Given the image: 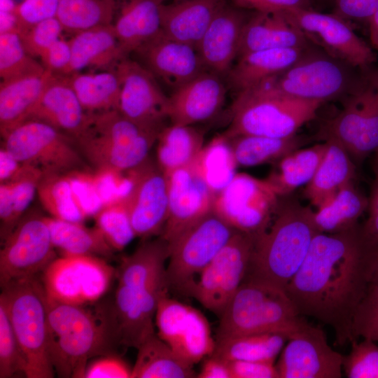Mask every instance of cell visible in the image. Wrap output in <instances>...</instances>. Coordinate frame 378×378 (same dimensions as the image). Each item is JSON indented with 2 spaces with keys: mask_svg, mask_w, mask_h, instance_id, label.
Masks as SVG:
<instances>
[{
  "mask_svg": "<svg viewBox=\"0 0 378 378\" xmlns=\"http://www.w3.org/2000/svg\"><path fill=\"white\" fill-rule=\"evenodd\" d=\"M323 104L283 94L266 79L238 92L232 106L230 124L223 136H290L316 117Z\"/></svg>",
  "mask_w": 378,
  "mask_h": 378,
  "instance_id": "obj_5",
  "label": "cell"
},
{
  "mask_svg": "<svg viewBox=\"0 0 378 378\" xmlns=\"http://www.w3.org/2000/svg\"><path fill=\"white\" fill-rule=\"evenodd\" d=\"M353 340L360 337L378 342V289L369 285L352 323Z\"/></svg>",
  "mask_w": 378,
  "mask_h": 378,
  "instance_id": "obj_51",
  "label": "cell"
},
{
  "mask_svg": "<svg viewBox=\"0 0 378 378\" xmlns=\"http://www.w3.org/2000/svg\"><path fill=\"white\" fill-rule=\"evenodd\" d=\"M339 15L367 22L378 10V0H335Z\"/></svg>",
  "mask_w": 378,
  "mask_h": 378,
  "instance_id": "obj_57",
  "label": "cell"
},
{
  "mask_svg": "<svg viewBox=\"0 0 378 378\" xmlns=\"http://www.w3.org/2000/svg\"><path fill=\"white\" fill-rule=\"evenodd\" d=\"M120 83L118 111L130 120L161 132L168 118L169 97L158 79L144 66L128 57L114 67Z\"/></svg>",
  "mask_w": 378,
  "mask_h": 378,
  "instance_id": "obj_21",
  "label": "cell"
},
{
  "mask_svg": "<svg viewBox=\"0 0 378 378\" xmlns=\"http://www.w3.org/2000/svg\"><path fill=\"white\" fill-rule=\"evenodd\" d=\"M66 76L81 105L88 113L118 110L120 83L115 68Z\"/></svg>",
  "mask_w": 378,
  "mask_h": 378,
  "instance_id": "obj_38",
  "label": "cell"
},
{
  "mask_svg": "<svg viewBox=\"0 0 378 378\" xmlns=\"http://www.w3.org/2000/svg\"><path fill=\"white\" fill-rule=\"evenodd\" d=\"M254 241L237 232L199 274L188 296L220 317L244 279Z\"/></svg>",
  "mask_w": 378,
  "mask_h": 378,
  "instance_id": "obj_14",
  "label": "cell"
},
{
  "mask_svg": "<svg viewBox=\"0 0 378 378\" xmlns=\"http://www.w3.org/2000/svg\"><path fill=\"white\" fill-rule=\"evenodd\" d=\"M225 95L220 75L209 70L202 72L169 97L171 125H193L212 118L221 109Z\"/></svg>",
  "mask_w": 378,
  "mask_h": 378,
  "instance_id": "obj_24",
  "label": "cell"
},
{
  "mask_svg": "<svg viewBox=\"0 0 378 378\" xmlns=\"http://www.w3.org/2000/svg\"><path fill=\"white\" fill-rule=\"evenodd\" d=\"M113 302L102 309L116 346L138 348L155 332V316L160 299L168 293L166 274L153 279L115 276Z\"/></svg>",
  "mask_w": 378,
  "mask_h": 378,
  "instance_id": "obj_9",
  "label": "cell"
},
{
  "mask_svg": "<svg viewBox=\"0 0 378 378\" xmlns=\"http://www.w3.org/2000/svg\"><path fill=\"white\" fill-rule=\"evenodd\" d=\"M374 172L375 174V178H378V149L374 153Z\"/></svg>",
  "mask_w": 378,
  "mask_h": 378,
  "instance_id": "obj_63",
  "label": "cell"
},
{
  "mask_svg": "<svg viewBox=\"0 0 378 378\" xmlns=\"http://www.w3.org/2000/svg\"><path fill=\"white\" fill-rule=\"evenodd\" d=\"M41 274L48 298L61 303L88 306L106 294L115 277V270L103 258L62 255Z\"/></svg>",
  "mask_w": 378,
  "mask_h": 378,
  "instance_id": "obj_12",
  "label": "cell"
},
{
  "mask_svg": "<svg viewBox=\"0 0 378 378\" xmlns=\"http://www.w3.org/2000/svg\"><path fill=\"white\" fill-rule=\"evenodd\" d=\"M287 338L276 333L234 336L216 340L212 355L226 360L275 361Z\"/></svg>",
  "mask_w": 378,
  "mask_h": 378,
  "instance_id": "obj_43",
  "label": "cell"
},
{
  "mask_svg": "<svg viewBox=\"0 0 378 378\" xmlns=\"http://www.w3.org/2000/svg\"><path fill=\"white\" fill-rule=\"evenodd\" d=\"M89 118L67 76L54 74L28 120L46 122L75 139L85 130Z\"/></svg>",
  "mask_w": 378,
  "mask_h": 378,
  "instance_id": "obj_25",
  "label": "cell"
},
{
  "mask_svg": "<svg viewBox=\"0 0 378 378\" xmlns=\"http://www.w3.org/2000/svg\"><path fill=\"white\" fill-rule=\"evenodd\" d=\"M95 227L115 251H121L136 237L123 195L104 204L94 214Z\"/></svg>",
  "mask_w": 378,
  "mask_h": 378,
  "instance_id": "obj_45",
  "label": "cell"
},
{
  "mask_svg": "<svg viewBox=\"0 0 378 378\" xmlns=\"http://www.w3.org/2000/svg\"><path fill=\"white\" fill-rule=\"evenodd\" d=\"M39 202L51 217L83 223L87 211L66 174L43 173L36 190Z\"/></svg>",
  "mask_w": 378,
  "mask_h": 378,
  "instance_id": "obj_42",
  "label": "cell"
},
{
  "mask_svg": "<svg viewBox=\"0 0 378 378\" xmlns=\"http://www.w3.org/2000/svg\"><path fill=\"white\" fill-rule=\"evenodd\" d=\"M304 48L308 40L283 12H256L244 24L238 57L262 50Z\"/></svg>",
  "mask_w": 378,
  "mask_h": 378,
  "instance_id": "obj_30",
  "label": "cell"
},
{
  "mask_svg": "<svg viewBox=\"0 0 378 378\" xmlns=\"http://www.w3.org/2000/svg\"><path fill=\"white\" fill-rule=\"evenodd\" d=\"M116 0H59L56 18L64 31L76 34L113 22Z\"/></svg>",
  "mask_w": 378,
  "mask_h": 378,
  "instance_id": "obj_44",
  "label": "cell"
},
{
  "mask_svg": "<svg viewBox=\"0 0 378 378\" xmlns=\"http://www.w3.org/2000/svg\"><path fill=\"white\" fill-rule=\"evenodd\" d=\"M2 139L1 146L20 162L43 173L66 174L87 165L72 138L39 120H28Z\"/></svg>",
  "mask_w": 378,
  "mask_h": 378,
  "instance_id": "obj_11",
  "label": "cell"
},
{
  "mask_svg": "<svg viewBox=\"0 0 378 378\" xmlns=\"http://www.w3.org/2000/svg\"><path fill=\"white\" fill-rule=\"evenodd\" d=\"M69 41L71 50L70 74L85 69H112L119 61L127 57L120 48L112 24L76 33Z\"/></svg>",
  "mask_w": 378,
  "mask_h": 378,
  "instance_id": "obj_31",
  "label": "cell"
},
{
  "mask_svg": "<svg viewBox=\"0 0 378 378\" xmlns=\"http://www.w3.org/2000/svg\"><path fill=\"white\" fill-rule=\"evenodd\" d=\"M52 244L62 255L111 257L115 250L100 230L85 226L83 223L63 220L45 216Z\"/></svg>",
  "mask_w": 378,
  "mask_h": 378,
  "instance_id": "obj_35",
  "label": "cell"
},
{
  "mask_svg": "<svg viewBox=\"0 0 378 378\" xmlns=\"http://www.w3.org/2000/svg\"><path fill=\"white\" fill-rule=\"evenodd\" d=\"M370 285L378 289V243L368 244Z\"/></svg>",
  "mask_w": 378,
  "mask_h": 378,
  "instance_id": "obj_61",
  "label": "cell"
},
{
  "mask_svg": "<svg viewBox=\"0 0 378 378\" xmlns=\"http://www.w3.org/2000/svg\"><path fill=\"white\" fill-rule=\"evenodd\" d=\"M368 25L370 40L373 48L378 50V10L366 22Z\"/></svg>",
  "mask_w": 378,
  "mask_h": 378,
  "instance_id": "obj_62",
  "label": "cell"
},
{
  "mask_svg": "<svg viewBox=\"0 0 378 378\" xmlns=\"http://www.w3.org/2000/svg\"><path fill=\"white\" fill-rule=\"evenodd\" d=\"M327 142L298 148L276 162L266 180L279 197L290 195L298 187L307 185L314 176L327 149Z\"/></svg>",
  "mask_w": 378,
  "mask_h": 378,
  "instance_id": "obj_37",
  "label": "cell"
},
{
  "mask_svg": "<svg viewBox=\"0 0 378 378\" xmlns=\"http://www.w3.org/2000/svg\"><path fill=\"white\" fill-rule=\"evenodd\" d=\"M267 79L283 94L323 103L344 94L352 81L340 61L308 49L290 66Z\"/></svg>",
  "mask_w": 378,
  "mask_h": 378,
  "instance_id": "obj_17",
  "label": "cell"
},
{
  "mask_svg": "<svg viewBox=\"0 0 378 378\" xmlns=\"http://www.w3.org/2000/svg\"><path fill=\"white\" fill-rule=\"evenodd\" d=\"M53 74L43 66L10 79L1 80V138L29 119Z\"/></svg>",
  "mask_w": 378,
  "mask_h": 378,
  "instance_id": "obj_27",
  "label": "cell"
},
{
  "mask_svg": "<svg viewBox=\"0 0 378 378\" xmlns=\"http://www.w3.org/2000/svg\"><path fill=\"white\" fill-rule=\"evenodd\" d=\"M43 172L25 164L22 172L13 181L0 183L1 239L13 230L36 194Z\"/></svg>",
  "mask_w": 378,
  "mask_h": 378,
  "instance_id": "obj_40",
  "label": "cell"
},
{
  "mask_svg": "<svg viewBox=\"0 0 378 378\" xmlns=\"http://www.w3.org/2000/svg\"><path fill=\"white\" fill-rule=\"evenodd\" d=\"M370 339L351 342L349 353L344 356L343 371L349 378H378V345Z\"/></svg>",
  "mask_w": 378,
  "mask_h": 378,
  "instance_id": "obj_49",
  "label": "cell"
},
{
  "mask_svg": "<svg viewBox=\"0 0 378 378\" xmlns=\"http://www.w3.org/2000/svg\"><path fill=\"white\" fill-rule=\"evenodd\" d=\"M368 199L350 182L328 202L314 211V220L320 232L337 233L358 225V220L367 210Z\"/></svg>",
  "mask_w": 378,
  "mask_h": 378,
  "instance_id": "obj_41",
  "label": "cell"
},
{
  "mask_svg": "<svg viewBox=\"0 0 378 378\" xmlns=\"http://www.w3.org/2000/svg\"><path fill=\"white\" fill-rule=\"evenodd\" d=\"M134 53L138 62L174 90L208 70L196 48L170 38L162 31Z\"/></svg>",
  "mask_w": 378,
  "mask_h": 378,
  "instance_id": "obj_23",
  "label": "cell"
},
{
  "mask_svg": "<svg viewBox=\"0 0 378 378\" xmlns=\"http://www.w3.org/2000/svg\"><path fill=\"white\" fill-rule=\"evenodd\" d=\"M279 197L266 179L236 173L216 194L213 211L234 230L255 238L270 225Z\"/></svg>",
  "mask_w": 378,
  "mask_h": 378,
  "instance_id": "obj_13",
  "label": "cell"
},
{
  "mask_svg": "<svg viewBox=\"0 0 378 378\" xmlns=\"http://www.w3.org/2000/svg\"><path fill=\"white\" fill-rule=\"evenodd\" d=\"M369 285V246L358 225L318 233L284 291L301 316L331 327L341 345L353 341L354 317Z\"/></svg>",
  "mask_w": 378,
  "mask_h": 378,
  "instance_id": "obj_1",
  "label": "cell"
},
{
  "mask_svg": "<svg viewBox=\"0 0 378 378\" xmlns=\"http://www.w3.org/2000/svg\"><path fill=\"white\" fill-rule=\"evenodd\" d=\"M50 358L59 377L83 378L89 360L112 354L115 344L102 308L56 302L43 288Z\"/></svg>",
  "mask_w": 378,
  "mask_h": 378,
  "instance_id": "obj_3",
  "label": "cell"
},
{
  "mask_svg": "<svg viewBox=\"0 0 378 378\" xmlns=\"http://www.w3.org/2000/svg\"><path fill=\"white\" fill-rule=\"evenodd\" d=\"M368 216L360 227L362 234L368 244L378 243V178H374L368 198Z\"/></svg>",
  "mask_w": 378,
  "mask_h": 378,
  "instance_id": "obj_58",
  "label": "cell"
},
{
  "mask_svg": "<svg viewBox=\"0 0 378 378\" xmlns=\"http://www.w3.org/2000/svg\"><path fill=\"white\" fill-rule=\"evenodd\" d=\"M24 356L27 378H52L48 342L47 313L43 286L37 277L9 283L0 295Z\"/></svg>",
  "mask_w": 378,
  "mask_h": 378,
  "instance_id": "obj_6",
  "label": "cell"
},
{
  "mask_svg": "<svg viewBox=\"0 0 378 378\" xmlns=\"http://www.w3.org/2000/svg\"><path fill=\"white\" fill-rule=\"evenodd\" d=\"M130 172V186L123 197L134 234L142 239L160 235L169 213L167 178L148 158Z\"/></svg>",
  "mask_w": 378,
  "mask_h": 378,
  "instance_id": "obj_20",
  "label": "cell"
},
{
  "mask_svg": "<svg viewBox=\"0 0 378 378\" xmlns=\"http://www.w3.org/2000/svg\"><path fill=\"white\" fill-rule=\"evenodd\" d=\"M226 5V0H184L163 4L162 31L170 38L196 48L215 16Z\"/></svg>",
  "mask_w": 378,
  "mask_h": 378,
  "instance_id": "obj_29",
  "label": "cell"
},
{
  "mask_svg": "<svg viewBox=\"0 0 378 378\" xmlns=\"http://www.w3.org/2000/svg\"><path fill=\"white\" fill-rule=\"evenodd\" d=\"M163 1H164L165 0H163ZM171 1H172V2H178V1H184V0H171Z\"/></svg>",
  "mask_w": 378,
  "mask_h": 378,
  "instance_id": "obj_64",
  "label": "cell"
},
{
  "mask_svg": "<svg viewBox=\"0 0 378 378\" xmlns=\"http://www.w3.org/2000/svg\"><path fill=\"white\" fill-rule=\"evenodd\" d=\"M324 141L328 144L326 153L304 190L306 198L317 209L352 182L356 172L351 157L341 145L333 140Z\"/></svg>",
  "mask_w": 378,
  "mask_h": 378,
  "instance_id": "obj_33",
  "label": "cell"
},
{
  "mask_svg": "<svg viewBox=\"0 0 378 378\" xmlns=\"http://www.w3.org/2000/svg\"><path fill=\"white\" fill-rule=\"evenodd\" d=\"M159 134L130 120L118 110H111L90 113L85 130L76 138L90 144L102 168L123 172L137 167L148 158Z\"/></svg>",
  "mask_w": 378,
  "mask_h": 378,
  "instance_id": "obj_8",
  "label": "cell"
},
{
  "mask_svg": "<svg viewBox=\"0 0 378 378\" xmlns=\"http://www.w3.org/2000/svg\"><path fill=\"white\" fill-rule=\"evenodd\" d=\"M25 164L20 162L5 148L0 149V183L13 181L24 169Z\"/></svg>",
  "mask_w": 378,
  "mask_h": 378,
  "instance_id": "obj_60",
  "label": "cell"
},
{
  "mask_svg": "<svg viewBox=\"0 0 378 378\" xmlns=\"http://www.w3.org/2000/svg\"><path fill=\"white\" fill-rule=\"evenodd\" d=\"M232 378H279L274 361L230 360Z\"/></svg>",
  "mask_w": 378,
  "mask_h": 378,
  "instance_id": "obj_55",
  "label": "cell"
},
{
  "mask_svg": "<svg viewBox=\"0 0 378 378\" xmlns=\"http://www.w3.org/2000/svg\"><path fill=\"white\" fill-rule=\"evenodd\" d=\"M219 318L215 340L260 333L288 340L309 325L284 290L251 280L242 282Z\"/></svg>",
  "mask_w": 378,
  "mask_h": 378,
  "instance_id": "obj_4",
  "label": "cell"
},
{
  "mask_svg": "<svg viewBox=\"0 0 378 378\" xmlns=\"http://www.w3.org/2000/svg\"><path fill=\"white\" fill-rule=\"evenodd\" d=\"M63 27L56 17L40 21L21 31L24 47L33 57H41L45 51L61 38Z\"/></svg>",
  "mask_w": 378,
  "mask_h": 378,
  "instance_id": "obj_50",
  "label": "cell"
},
{
  "mask_svg": "<svg viewBox=\"0 0 378 378\" xmlns=\"http://www.w3.org/2000/svg\"><path fill=\"white\" fill-rule=\"evenodd\" d=\"M59 0H21L16 8L18 34L43 20L55 17Z\"/></svg>",
  "mask_w": 378,
  "mask_h": 378,
  "instance_id": "obj_52",
  "label": "cell"
},
{
  "mask_svg": "<svg viewBox=\"0 0 378 378\" xmlns=\"http://www.w3.org/2000/svg\"><path fill=\"white\" fill-rule=\"evenodd\" d=\"M56 258L45 216L32 211L24 214L1 242L0 285L36 277Z\"/></svg>",
  "mask_w": 378,
  "mask_h": 378,
  "instance_id": "obj_15",
  "label": "cell"
},
{
  "mask_svg": "<svg viewBox=\"0 0 378 378\" xmlns=\"http://www.w3.org/2000/svg\"><path fill=\"white\" fill-rule=\"evenodd\" d=\"M227 139L237 164L243 167L276 163L300 148L304 140L296 134L282 138L243 134Z\"/></svg>",
  "mask_w": 378,
  "mask_h": 378,
  "instance_id": "obj_39",
  "label": "cell"
},
{
  "mask_svg": "<svg viewBox=\"0 0 378 378\" xmlns=\"http://www.w3.org/2000/svg\"><path fill=\"white\" fill-rule=\"evenodd\" d=\"M198 378H232L228 360L210 355L204 358Z\"/></svg>",
  "mask_w": 378,
  "mask_h": 378,
  "instance_id": "obj_59",
  "label": "cell"
},
{
  "mask_svg": "<svg viewBox=\"0 0 378 378\" xmlns=\"http://www.w3.org/2000/svg\"><path fill=\"white\" fill-rule=\"evenodd\" d=\"M132 368L120 356L112 354L97 356L89 362L85 378H131Z\"/></svg>",
  "mask_w": 378,
  "mask_h": 378,
  "instance_id": "obj_53",
  "label": "cell"
},
{
  "mask_svg": "<svg viewBox=\"0 0 378 378\" xmlns=\"http://www.w3.org/2000/svg\"><path fill=\"white\" fill-rule=\"evenodd\" d=\"M308 41L321 46L329 56L360 70L372 66L377 56L339 15L298 8L283 12Z\"/></svg>",
  "mask_w": 378,
  "mask_h": 378,
  "instance_id": "obj_18",
  "label": "cell"
},
{
  "mask_svg": "<svg viewBox=\"0 0 378 378\" xmlns=\"http://www.w3.org/2000/svg\"><path fill=\"white\" fill-rule=\"evenodd\" d=\"M237 232L212 211L179 235L168 245L169 290L188 295L201 272Z\"/></svg>",
  "mask_w": 378,
  "mask_h": 378,
  "instance_id": "obj_10",
  "label": "cell"
},
{
  "mask_svg": "<svg viewBox=\"0 0 378 378\" xmlns=\"http://www.w3.org/2000/svg\"><path fill=\"white\" fill-rule=\"evenodd\" d=\"M41 63L26 51L18 32L0 34V78L1 80L39 69Z\"/></svg>",
  "mask_w": 378,
  "mask_h": 378,
  "instance_id": "obj_47",
  "label": "cell"
},
{
  "mask_svg": "<svg viewBox=\"0 0 378 378\" xmlns=\"http://www.w3.org/2000/svg\"><path fill=\"white\" fill-rule=\"evenodd\" d=\"M131 378L197 377L193 365L179 357L156 332L138 346Z\"/></svg>",
  "mask_w": 378,
  "mask_h": 378,
  "instance_id": "obj_34",
  "label": "cell"
},
{
  "mask_svg": "<svg viewBox=\"0 0 378 378\" xmlns=\"http://www.w3.org/2000/svg\"><path fill=\"white\" fill-rule=\"evenodd\" d=\"M197 160L205 178L216 194L236 174L234 168L237 164L228 141L223 136L204 146Z\"/></svg>",
  "mask_w": 378,
  "mask_h": 378,
  "instance_id": "obj_46",
  "label": "cell"
},
{
  "mask_svg": "<svg viewBox=\"0 0 378 378\" xmlns=\"http://www.w3.org/2000/svg\"><path fill=\"white\" fill-rule=\"evenodd\" d=\"M344 94L342 110L318 136L336 141L351 158L361 160L378 149V69H361Z\"/></svg>",
  "mask_w": 378,
  "mask_h": 378,
  "instance_id": "obj_7",
  "label": "cell"
},
{
  "mask_svg": "<svg viewBox=\"0 0 378 378\" xmlns=\"http://www.w3.org/2000/svg\"><path fill=\"white\" fill-rule=\"evenodd\" d=\"M40 59L47 70L55 74L69 75L71 63L69 41L61 37L45 51Z\"/></svg>",
  "mask_w": 378,
  "mask_h": 378,
  "instance_id": "obj_54",
  "label": "cell"
},
{
  "mask_svg": "<svg viewBox=\"0 0 378 378\" xmlns=\"http://www.w3.org/2000/svg\"><path fill=\"white\" fill-rule=\"evenodd\" d=\"M165 176L169 213L160 236L169 245L188 228L213 211L216 193L208 183L197 159Z\"/></svg>",
  "mask_w": 378,
  "mask_h": 378,
  "instance_id": "obj_19",
  "label": "cell"
},
{
  "mask_svg": "<svg viewBox=\"0 0 378 378\" xmlns=\"http://www.w3.org/2000/svg\"><path fill=\"white\" fill-rule=\"evenodd\" d=\"M163 0H116L112 25L126 57L162 31Z\"/></svg>",
  "mask_w": 378,
  "mask_h": 378,
  "instance_id": "obj_28",
  "label": "cell"
},
{
  "mask_svg": "<svg viewBox=\"0 0 378 378\" xmlns=\"http://www.w3.org/2000/svg\"><path fill=\"white\" fill-rule=\"evenodd\" d=\"M157 164L164 175L192 163L204 148V132L193 125H170L157 139Z\"/></svg>",
  "mask_w": 378,
  "mask_h": 378,
  "instance_id": "obj_36",
  "label": "cell"
},
{
  "mask_svg": "<svg viewBox=\"0 0 378 378\" xmlns=\"http://www.w3.org/2000/svg\"><path fill=\"white\" fill-rule=\"evenodd\" d=\"M319 232L311 208L290 198L279 202L270 225L255 238L244 281H260L284 290Z\"/></svg>",
  "mask_w": 378,
  "mask_h": 378,
  "instance_id": "obj_2",
  "label": "cell"
},
{
  "mask_svg": "<svg viewBox=\"0 0 378 378\" xmlns=\"http://www.w3.org/2000/svg\"><path fill=\"white\" fill-rule=\"evenodd\" d=\"M304 48H274L248 52L238 57L227 76L238 92L284 71L306 52Z\"/></svg>",
  "mask_w": 378,
  "mask_h": 378,
  "instance_id": "obj_32",
  "label": "cell"
},
{
  "mask_svg": "<svg viewBox=\"0 0 378 378\" xmlns=\"http://www.w3.org/2000/svg\"><path fill=\"white\" fill-rule=\"evenodd\" d=\"M246 20L241 12L227 5L217 13L196 47L208 70L220 76L227 74L238 57Z\"/></svg>",
  "mask_w": 378,
  "mask_h": 378,
  "instance_id": "obj_26",
  "label": "cell"
},
{
  "mask_svg": "<svg viewBox=\"0 0 378 378\" xmlns=\"http://www.w3.org/2000/svg\"><path fill=\"white\" fill-rule=\"evenodd\" d=\"M237 6L255 10L258 13L284 12L285 10L306 8L309 0H231Z\"/></svg>",
  "mask_w": 378,
  "mask_h": 378,
  "instance_id": "obj_56",
  "label": "cell"
},
{
  "mask_svg": "<svg viewBox=\"0 0 378 378\" xmlns=\"http://www.w3.org/2000/svg\"><path fill=\"white\" fill-rule=\"evenodd\" d=\"M155 325L158 335L192 365L214 351L216 340L206 316L195 307L169 298L168 293L159 300Z\"/></svg>",
  "mask_w": 378,
  "mask_h": 378,
  "instance_id": "obj_16",
  "label": "cell"
},
{
  "mask_svg": "<svg viewBox=\"0 0 378 378\" xmlns=\"http://www.w3.org/2000/svg\"><path fill=\"white\" fill-rule=\"evenodd\" d=\"M276 364L279 378H340L344 355L328 343L323 330L309 324L287 340Z\"/></svg>",
  "mask_w": 378,
  "mask_h": 378,
  "instance_id": "obj_22",
  "label": "cell"
},
{
  "mask_svg": "<svg viewBox=\"0 0 378 378\" xmlns=\"http://www.w3.org/2000/svg\"><path fill=\"white\" fill-rule=\"evenodd\" d=\"M24 356L13 332L4 303L0 300V377H26Z\"/></svg>",
  "mask_w": 378,
  "mask_h": 378,
  "instance_id": "obj_48",
  "label": "cell"
}]
</instances>
